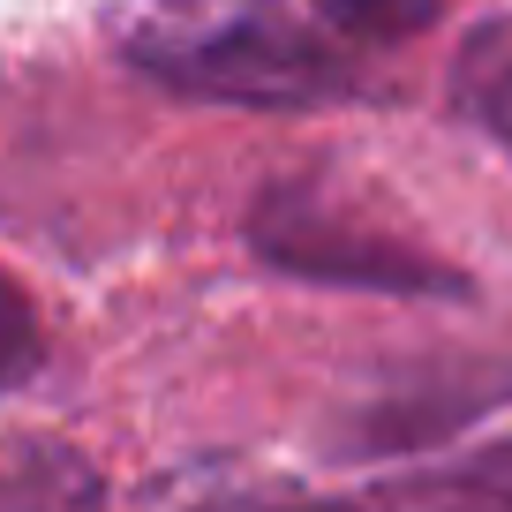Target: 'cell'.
<instances>
[{
  "mask_svg": "<svg viewBox=\"0 0 512 512\" xmlns=\"http://www.w3.org/2000/svg\"><path fill=\"white\" fill-rule=\"evenodd\" d=\"M106 38L136 76L181 98L264 113H309L354 98V68L339 61V46L287 0H128L106 23Z\"/></svg>",
  "mask_w": 512,
  "mask_h": 512,
  "instance_id": "cell-1",
  "label": "cell"
},
{
  "mask_svg": "<svg viewBox=\"0 0 512 512\" xmlns=\"http://www.w3.org/2000/svg\"><path fill=\"white\" fill-rule=\"evenodd\" d=\"M249 249L287 279H317V287H347V294H407V302H430V294L460 302L467 294V272H452L445 256L369 226L362 211H347L339 196L309 189V181H279L256 196Z\"/></svg>",
  "mask_w": 512,
  "mask_h": 512,
  "instance_id": "cell-2",
  "label": "cell"
},
{
  "mask_svg": "<svg viewBox=\"0 0 512 512\" xmlns=\"http://www.w3.org/2000/svg\"><path fill=\"white\" fill-rule=\"evenodd\" d=\"M0 512H106V482L68 437H0Z\"/></svg>",
  "mask_w": 512,
  "mask_h": 512,
  "instance_id": "cell-3",
  "label": "cell"
},
{
  "mask_svg": "<svg viewBox=\"0 0 512 512\" xmlns=\"http://www.w3.org/2000/svg\"><path fill=\"white\" fill-rule=\"evenodd\" d=\"M400 512H512V437L422 475L400 497Z\"/></svg>",
  "mask_w": 512,
  "mask_h": 512,
  "instance_id": "cell-4",
  "label": "cell"
},
{
  "mask_svg": "<svg viewBox=\"0 0 512 512\" xmlns=\"http://www.w3.org/2000/svg\"><path fill=\"white\" fill-rule=\"evenodd\" d=\"M317 8L347 38H415L445 16V0H317Z\"/></svg>",
  "mask_w": 512,
  "mask_h": 512,
  "instance_id": "cell-5",
  "label": "cell"
},
{
  "mask_svg": "<svg viewBox=\"0 0 512 512\" xmlns=\"http://www.w3.org/2000/svg\"><path fill=\"white\" fill-rule=\"evenodd\" d=\"M46 354V332H38V302L23 294L16 272H0V392H16L23 377Z\"/></svg>",
  "mask_w": 512,
  "mask_h": 512,
  "instance_id": "cell-6",
  "label": "cell"
},
{
  "mask_svg": "<svg viewBox=\"0 0 512 512\" xmlns=\"http://www.w3.org/2000/svg\"><path fill=\"white\" fill-rule=\"evenodd\" d=\"M181 512H400V505H377V497H317V490H219V497H196Z\"/></svg>",
  "mask_w": 512,
  "mask_h": 512,
  "instance_id": "cell-7",
  "label": "cell"
}]
</instances>
